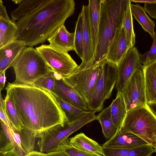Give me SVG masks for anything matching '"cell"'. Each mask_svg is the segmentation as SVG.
<instances>
[{"label":"cell","mask_w":156,"mask_h":156,"mask_svg":"<svg viewBox=\"0 0 156 156\" xmlns=\"http://www.w3.org/2000/svg\"><path fill=\"white\" fill-rule=\"evenodd\" d=\"M24 128L40 138L45 131L66 122L50 91L33 85L8 83L5 88Z\"/></svg>","instance_id":"1"},{"label":"cell","mask_w":156,"mask_h":156,"mask_svg":"<svg viewBox=\"0 0 156 156\" xmlns=\"http://www.w3.org/2000/svg\"><path fill=\"white\" fill-rule=\"evenodd\" d=\"M73 0H47L16 23V40L33 47L43 44L75 13Z\"/></svg>","instance_id":"2"},{"label":"cell","mask_w":156,"mask_h":156,"mask_svg":"<svg viewBox=\"0 0 156 156\" xmlns=\"http://www.w3.org/2000/svg\"><path fill=\"white\" fill-rule=\"evenodd\" d=\"M130 0H101L97 43L94 56L95 63L106 59L108 48L122 25Z\"/></svg>","instance_id":"3"},{"label":"cell","mask_w":156,"mask_h":156,"mask_svg":"<svg viewBox=\"0 0 156 156\" xmlns=\"http://www.w3.org/2000/svg\"><path fill=\"white\" fill-rule=\"evenodd\" d=\"M12 67L17 85H33L38 79L48 74L51 69L35 48L26 47L20 54Z\"/></svg>","instance_id":"4"},{"label":"cell","mask_w":156,"mask_h":156,"mask_svg":"<svg viewBox=\"0 0 156 156\" xmlns=\"http://www.w3.org/2000/svg\"><path fill=\"white\" fill-rule=\"evenodd\" d=\"M121 129L132 133L156 149V116L147 105L127 112Z\"/></svg>","instance_id":"5"},{"label":"cell","mask_w":156,"mask_h":156,"mask_svg":"<svg viewBox=\"0 0 156 156\" xmlns=\"http://www.w3.org/2000/svg\"><path fill=\"white\" fill-rule=\"evenodd\" d=\"M95 112H88L75 120L55 126L44 131L40 138L38 143L40 152L46 153L57 150L62 142L71 134L86 124L96 120Z\"/></svg>","instance_id":"6"},{"label":"cell","mask_w":156,"mask_h":156,"mask_svg":"<svg viewBox=\"0 0 156 156\" xmlns=\"http://www.w3.org/2000/svg\"><path fill=\"white\" fill-rule=\"evenodd\" d=\"M117 78V64L105 59L100 67L96 82L86 102L90 110L96 112L102 110L105 101L110 97Z\"/></svg>","instance_id":"7"},{"label":"cell","mask_w":156,"mask_h":156,"mask_svg":"<svg viewBox=\"0 0 156 156\" xmlns=\"http://www.w3.org/2000/svg\"><path fill=\"white\" fill-rule=\"evenodd\" d=\"M53 71L64 78L70 75L78 66L68 52L42 44L36 48Z\"/></svg>","instance_id":"8"},{"label":"cell","mask_w":156,"mask_h":156,"mask_svg":"<svg viewBox=\"0 0 156 156\" xmlns=\"http://www.w3.org/2000/svg\"><path fill=\"white\" fill-rule=\"evenodd\" d=\"M105 59L91 66H86L81 69L77 68L70 75L63 78L65 82L86 102L94 87L100 67Z\"/></svg>","instance_id":"9"},{"label":"cell","mask_w":156,"mask_h":156,"mask_svg":"<svg viewBox=\"0 0 156 156\" xmlns=\"http://www.w3.org/2000/svg\"><path fill=\"white\" fill-rule=\"evenodd\" d=\"M120 92L124 100L127 111L147 105L143 68L135 72Z\"/></svg>","instance_id":"10"},{"label":"cell","mask_w":156,"mask_h":156,"mask_svg":"<svg viewBox=\"0 0 156 156\" xmlns=\"http://www.w3.org/2000/svg\"><path fill=\"white\" fill-rule=\"evenodd\" d=\"M140 54L136 47L129 49L117 64V78L116 88L120 92L126 83L137 70L143 68L140 56Z\"/></svg>","instance_id":"11"},{"label":"cell","mask_w":156,"mask_h":156,"mask_svg":"<svg viewBox=\"0 0 156 156\" xmlns=\"http://www.w3.org/2000/svg\"><path fill=\"white\" fill-rule=\"evenodd\" d=\"M80 12L83 20V56L81 64L77 67L79 69L88 64H94L90 13L88 4L82 6Z\"/></svg>","instance_id":"12"},{"label":"cell","mask_w":156,"mask_h":156,"mask_svg":"<svg viewBox=\"0 0 156 156\" xmlns=\"http://www.w3.org/2000/svg\"><path fill=\"white\" fill-rule=\"evenodd\" d=\"M50 92L54 96L74 106L86 111H91L88 108L86 101L58 75Z\"/></svg>","instance_id":"13"},{"label":"cell","mask_w":156,"mask_h":156,"mask_svg":"<svg viewBox=\"0 0 156 156\" xmlns=\"http://www.w3.org/2000/svg\"><path fill=\"white\" fill-rule=\"evenodd\" d=\"M148 144L137 135L121 129H118L114 135L102 146L112 148L129 149Z\"/></svg>","instance_id":"14"},{"label":"cell","mask_w":156,"mask_h":156,"mask_svg":"<svg viewBox=\"0 0 156 156\" xmlns=\"http://www.w3.org/2000/svg\"><path fill=\"white\" fill-rule=\"evenodd\" d=\"M129 50L122 25L116 31L108 48L106 59L117 64Z\"/></svg>","instance_id":"15"},{"label":"cell","mask_w":156,"mask_h":156,"mask_svg":"<svg viewBox=\"0 0 156 156\" xmlns=\"http://www.w3.org/2000/svg\"><path fill=\"white\" fill-rule=\"evenodd\" d=\"M27 47L16 40L0 48V76L12 66L21 53Z\"/></svg>","instance_id":"16"},{"label":"cell","mask_w":156,"mask_h":156,"mask_svg":"<svg viewBox=\"0 0 156 156\" xmlns=\"http://www.w3.org/2000/svg\"><path fill=\"white\" fill-rule=\"evenodd\" d=\"M74 39V32H69L63 25L47 41L51 46L68 52L73 50Z\"/></svg>","instance_id":"17"},{"label":"cell","mask_w":156,"mask_h":156,"mask_svg":"<svg viewBox=\"0 0 156 156\" xmlns=\"http://www.w3.org/2000/svg\"><path fill=\"white\" fill-rule=\"evenodd\" d=\"M147 104H156V61L144 66Z\"/></svg>","instance_id":"18"},{"label":"cell","mask_w":156,"mask_h":156,"mask_svg":"<svg viewBox=\"0 0 156 156\" xmlns=\"http://www.w3.org/2000/svg\"><path fill=\"white\" fill-rule=\"evenodd\" d=\"M69 140L73 146L81 151L96 156H104L102 146L84 133L78 134Z\"/></svg>","instance_id":"19"},{"label":"cell","mask_w":156,"mask_h":156,"mask_svg":"<svg viewBox=\"0 0 156 156\" xmlns=\"http://www.w3.org/2000/svg\"><path fill=\"white\" fill-rule=\"evenodd\" d=\"M104 156H151L156 149L149 144L129 149L109 148L102 146Z\"/></svg>","instance_id":"20"},{"label":"cell","mask_w":156,"mask_h":156,"mask_svg":"<svg viewBox=\"0 0 156 156\" xmlns=\"http://www.w3.org/2000/svg\"><path fill=\"white\" fill-rule=\"evenodd\" d=\"M10 130L15 142L25 156L34 151L36 138L31 132L24 128L20 131Z\"/></svg>","instance_id":"21"},{"label":"cell","mask_w":156,"mask_h":156,"mask_svg":"<svg viewBox=\"0 0 156 156\" xmlns=\"http://www.w3.org/2000/svg\"><path fill=\"white\" fill-rule=\"evenodd\" d=\"M131 13L143 30L148 32L153 39L156 32L154 31L155 22L151 20L146 14L143 7L140 5L131 4Z\"/></svg>","instance_id":"22"},{"label":"cell","mask_w":156,"mask_h":156,"mask_svg":"<svg viewBox=\"0 0 156 156\" xmlns=\"http://www.w3.org/2000/svg\"><path fill=\"white\" fill-rule=\"evenodd\" d=\"M112 121L118 129H121L127 113V110L122 96L117 92L116 97L110 105Z\"/></svg>","instance_id":"23"},{"label":"cell","mask_w":156,"mask_h":156,"mask_svg":"<svg viewBox=\"0 0 156 156\" xmlns=\"http://www.w3.org/2000/svg\"><path fill=\"white\" fill-rule=\"evenodd\" d=\"M47 0H22L19 6L10 13L11 20L15 22L39 8Z\"/></svg>","instance_id":"24"},{"label":"cell","mask_w":156,"mask_h":156,"mask_svg":"<svg viewBox=\"0 0 156 156\" xmlns=\"http://www.w3.org/2000/svg\"><path fill=\"white\" fill-rule=\"evenodd\" d=\"M111 107L110 105L103 109L97 115L96 118L101 124L105 137L108 140L114 135L118 130L112 120Z\"/></svg>","instance_id":"25"},{"label":"cell","mask_w":156,"mask_h":156,"mask_svg":"<svg viewBox=\"0 0 156 156\" xmlns=\"http://www.w3.org/2000/svg\"><path fill=\"white\" fill-rule=\"evenodd\" d=\"M101 0H89L93 46L94 52L98 39Z\"/></svg>","instance_id":"26"},{"label":"cell","mask_w":156,"mask_h":156,"mask_svg":"<svg viewBox=\"0 0 156 156\" xmlns=\"http://www.w3.org/2000/svg\"><path fill=\"white\" fill-rule=\"evenodd\" d=\"M17 32L15 22L0 16V34L4 46L16 40Z\"/></svg>","instance_id":"27"},{"label":"cell","mask_w":156,"mask_h":156,"mask_svg":"<svg viewBox=\"0 0 156 156\" xmlns=\"http://www.w3.org/2000/svg\"><path fill=\"white\" fill-rule=\"evenodd\" d=\"M131 4L130 0L125 12L122 23V27L129 50L134 47L136 43L135 35L133 29V17L130 8Z\"/></svg>","instance_id":"28"},{"label":"cell","mask_w":156,"mask_h":156,"mask_svg":"<svg viewBox=\"0 0 156 156\" xmlns=\"http://www.w3.org/2000/svg\"><path fill=\"white\" fill-rule=\"evenodd\" d=\"M53 96L65 115L66 122H70L75 120L89 112L78 108Z\"/></svg>","instance_id":"29"},{"label":"cell","mask_w":156,"mask_h":156,"mask_svg":"<svg viewBox=\"0 0 156 156\" xmlns=\"http://www.w3.org/2000/svg\"><path fill=\"white\" fill-rule=\"evenodd\" d=\"M73 50L82 60L83 56V20L80 12L76 22L74 32Z\"/></svg>","instance_id":"30"},{"label":"cell","mask_w":156,"mask_h":156,"mask_svg":"<svg viewBox=\"0 0 156 156\" xmlns=\"http://www.w3.org/2000/svg\"><path fill=\"white\" fill-rule=\"evenodd\" d=\"M5 114L13 126L17 130L21 131L23 127L17 114L11 99L7 94L4 99Z\"/></svg>","instance_id":"31"},{"label":"cell","mask_w":156,"mask_h":156,"mask_svg":"<svg viewBox=\"0 0 156 156\" xmlns=\"http://www.w3.org/2000/svg\"><path fill=\"white\" fill-rule=\"evenodd\" d=\"M57 75L58 74L51 70L48 74L37 80L34 83L33 86L51 92L53 88Z\"/></svg>","instance_id":"32"},{"label":"cell","mask_w":156,"mask_h":156,"mask_svg":"<svg viewBox=\"0 0 156 156\" xmlns=\"http://www.w3.org/2000/svg\"><path fill=\"white\" fill-rule=\"evenodd\" d=\"M57 150L64 151L69 156H96L74 147L70 144L68 138L62 142Z\"/></svg>","instance_id":"33"},{"label":"cell","mask_w":156,"mask_h":156,"mask_svg":"<svg viewBox=\"0 0 156 156\" xmlns=\"http://www.w3.org/2000/svg\"><path fill=\"white\" fill-rule=\"evenodd\" d=\"M156 34L150 50L143 54H140V60L141 64L145 66L156 61Z\"/></svg>","instance_id":"34"},{"label":"cell","mask_w":156,"mask_h":156,"mask_svg":"<svg viewBox=\"0 0 156 156\" xmlns=\"http://www.w3.org/2000/svg\"><path fill=\"white\" fill-rule=\"evenodd\" d=\"M0 122L3 132L8 141L12 145L15 152L19 156H25V155L22 151L16 144L14 140L9 127L1 120Z\"/></svg>","instance_id":"35"},{"label":"cell","mask_w":156,"mask_h":156,"mask_svg":"<svg viewBox=\"0 0 156 156\" xmlns=\"http://www.w3.org/2000/svg\"><path fill=\"white\" fill-rule=\"evenodd\" d=\"M13 148L5 135L2 127L0 119V151H8Z\"/></svg>","instance_id":"36"},{"label":"cell","mask_w":156,"mask_h":156,"mask_svg":"<svg viewBox=\"0 0 156 156\" xmlns=\"http://www.w3.org/2000/svg\"><path fill=\"white\" fill-rule=\"evenodd\" d=\"M143 8L151 17L156 18V3H145Z\"/></svg>","instance_id":"37"},{"label":"cell","mask_w":156,"mask_h":156,"mask_svg":"<svg viewBox=\"0 0 156 156\" xmlns=\"http://www.w3.org/2000/svg\"><path fill=\"white\" fill-rule=\"evenodd\" d=\"M0 16L5 19H10L6 7L3 5L2 0H0Z\"/></svg>","instance_id":"38"},{"label":"cell","mask_w":156,"mask_h":156,"mask_svg":"<svg viewBox=\"0 0 156 156\" xmlns=\"http://www.w3.org/2000/svg\"><path fill=\"white\" fill-rule=\"evenodd\" d=\"M47 156H69L64 151L57 150L45 153Z\"/></svg>","instance_id":"39"},{"label":"cell","mask_w":156,"mask_h":156,"mask_svg":"<svg viewBox=\"0 0 156 156\" xmlns=\"http://www.w3.org/2000/svg\"><path fill=\"white\" fill-rule=\"evenodd\" d=\"M6 81L5 72H4L0 76V90L1 91L5 87Z\"/></svg>","instance_id":"40"},{"label":"cell","mask_w":156,"mask_h":156,"mask_svg":"<svg viewBox=\"0 0 156 156\" xmlns=\"http://www.w3.org/2000/svg\"><path fill=\"white\" fill-rule=\"evenodd\" d=\"M25 156H47L45 153L38 152L36 151H33L26 155Z\"/></svg>","instance_id":"41"},{"label":"cell","mask_w":156,"mask_h":156,"mask_svg":"<svg viewBox=\"0 0 156 156\" xmlns=\"http://www.w3.org/2000/svg\"><path fill=\"white\" fill-rule=\"evenodd\" d=\"M131 2L145 3H155L156 0H130Z\"/></svg>","instance_id":"42"},{"label":"cell","mask_w":156,"mask_h":156,"mask_svg":"<svg viewBox=\"0 0 156 156\" xmlns=\"http://www.w3.org/2000/svg\"><path fill=\"white\" fill-rule=\"evenodd\" d=\"M0 90V108L5 113V107L4 99H3Z\"/></svg>","instance_id":"43"},{"label":"cell","mask_w":156,"mask_h":156,"mask_svg":"<svg viewBox=\"0 0 156 156\" xmlns=\"http://www.w3.org/2000/svg\"><path fill=\"white\" fill-rule=\"evenodd\" d=\"M6 156H19L15 152L13 148L9 151Z\"/></svg>","instance_id":"44"},{"label":"cell","mask_w":156,"mask_h":156,"mask_svg":"<svg viewBox=\"0 0 156 156\" xmlns=\"http://www.w3.org/2000/svg\"><path fill=\"white\" fill-rule=\"evenodd\" d=\"M8 151H0V156H6Z\"/></svg>","instance_id":"45"},{"label":"cell","mask_w":156,"mask_h":156,"mask_svg":"<svg viewBox=\"0 0 156 156\" xmlns=\"http://www.w3.org/2000/svg\"><path fill=\"white\" fill-rule=\"evenodd\" d=\"M21 1L22 0H12V1L15 3L19 5L21 3Z\"/></svg>","instance_id":"46"},{"label":"cell","mask_w":156,"mask_h":156,"mask_svg":"<svg viewBox=\"0 0 156 156\" xmlns=\"http://www.w3.org/2000/svg\"><path fill=\"white\" fill-rule=\"evenodd\" d=\"M3 46L2 37L0 34V48H1Z\"/></svg>","instance_id":"47"},{"label":"cell","mask_w":156,"mask_h":156,"mask_svg":"<svg viewBox=\"0 0 156 156\" xmlns=\"http://www.w3.org/2000/svg\"><path fill=\"white\" fill-rule=\"evenodd\" d=\"M1 109V108H0Z\"/></svg>","instance_id":"48"}]
</instances>
